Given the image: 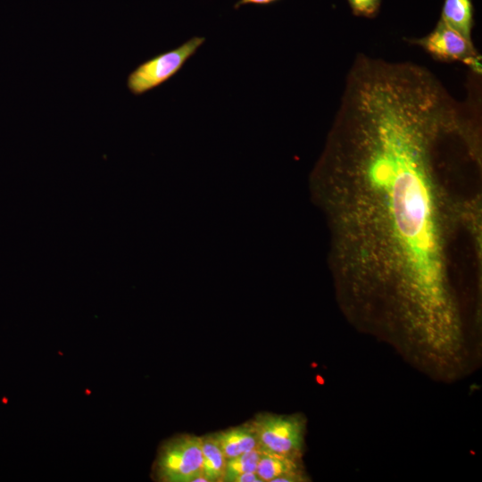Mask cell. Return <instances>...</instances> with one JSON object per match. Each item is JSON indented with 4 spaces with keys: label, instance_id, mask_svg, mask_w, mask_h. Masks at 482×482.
<instances>
[{
    "label": "cell",
    "instance_id": "1",
    "mask_svg": "<svg viewBox=\"0 0 482 482\" xmlns=\"http://www.w3.org/2000/svg\"><path fill=\"white\" fill-rule=\"evenodd\" d=\"M320 170L331 189L341 276L391 284L427 315L448 309L453 179L471 154L461 109L441 84L381 73L343 90Z\"/></svg>",
    "mask_w": 482,
    "mask_h": 482
},
{
    "label": "cell",
    "instance_id": "2",
    "mask_svg": "<svg viewBox=\"0 0 482 482\" xmlns=\"http://www.w3.org/2000/svg\"><path fill=\"white\" fill-rule=\"evenodd\" d=\"M201 437L181 435L166 441L154 463V477L164 482H194L202 474Z\"/></svg>",
    "mask_w": 482,
    "mask_h": 482
},
{
    "label": "cell",
    "instance_id": "3",
    "mask_svg": "<svg viewBox=\"0 0 482 482\" xmlns=\"http://www.w3.org/2000/svg\"><path fill=\"white\" fill-rule=\"evenodd\" d=\"M204 41V37H193L177 48L140 63L128 75L129 91L134 96H141L161 86L180 71Z\"/></svg>",
    "mask_w": 482,
    "mask_h": 482
},
{
    "label": "cell",
    "instance_id": "4",
    "mask_svg": "<svg viewBox=\"0 0 482 482\" xmlns=\"http://www.w3.org/2000/svg\"><path fill=\"white\" fill-rule=\"evenodd\" d=\"M259 448L296 458L303 444L304 425L298 416L262 413L252 422Z\"/></svg>",
    "mask_w": 482,
    "mask_h": 482
},
{
    "label": "cell",
    "instance_id": "5",
    "mask_svg": "<svg viewBox=\"0 0 482 482\" xmlns=\"http://www.w3.org/2000/svg\"><path fill=\"white\" fill-rule=\"evenodd\" d=\"M424 48L434 58L444 62H464L478 54L472 41L445 24L441 19L426 37L411 41Z\"/></svg>",
    "mask_w": 482,
    "mask_h": 482
},
{
    "label": "cell",
    "instance_id": "6",
    "mask_svg": "<svg viewBox=\"0 0 482 482\" xmlns=\"http://www.w3.org/2000/svg\"><path fill=\"white\" fill-rule=\"evenodd\" d=\"M212 436L226 460L259 448L257 436L252 423L220 431Z\"/></svg>",
    "mask_w": 482,
    "mask_h": 482
},
{
    "label": "cell",
    "instance_id": "7",
    "mask_svg": "<svg viewBox=\"0 0 482 482\" xmlns=\"http://www.w3.org/2000/svg\"><path fill=\"white\" fill-rule=\"evenodd\" d=\"M441 20L472 41L473 8L471 0H445Z\"/></svg>",
    "mask_w": 482,
    "mask_h": 482
},
{
    "label": "cell",
    "instance_id": "8",
    "mask_svg": "<svg viewBox=\"0 0 482 482\" xmlns=\"http://www.w3.org/2000/svg\"><path fill=\"white\" fill-rule=\"evenodd\" d=\"M255 472L262 482H273L277 478L300 473L295 458L262 450H261Z\"/></svg>",
    "mask_w": 482,
    "mask_h": 482
},
{
    "label": "cell",
    "instance_id": "9",
    "mask_svg": "<svg viewBox=\"0 0 482 482\" xmlns=\"http://www.w3.org/2000/svg\"><path fill=\"white\" fill-rule=\"evenodd\" d=\"M202 441V474L209 482L221 481L226 467V458L223 455L214 437L206 436Z\"/></svg>",
    "mask_w": 482,
    "mask_h": 482
},
{
    "label": "cell",
    "instance_id": "10",
    "mask_svg": "<svg viewBox=\"0 0 482 482\" xmlns=\"http://www.w3.org/2000/svg\"><path fill=\"white\" fill-rule=\"evenodd\" d=\"M260 453V448H256L227 460L225 472L221 481L230 482L231 479L238 474L244 472H255Z\"/></svg>",
    "mask_w": 482,
    "mask_h": 482
},
{
    "label": "cell",
    "instance_id": "11",
    "mask_svg": "<svg viewBox=\"0 0 482 482\" xmlns=\"http://www.w3.org/2000/svg\"><path fill=\"white\" fill-rule=\"evenodd\" d=\"M381 0H348L353 12L361 16L371 17L378 10Z\"/></svg>",
    "mask_w": 482,
    "mask_h": 482
},
{
    "label": "cell",
    "instance_id": "12",
    "mask_svg": "<svg viewBox=\"0 0 482 482\" xmlns=\"http://www.w3.org/2000/svg\"><path fill=\"white\" fill-rule=\"evenodd\" d=\"M230 482H262L256 472H244L234 477Z\"/></svg>",
    "mask_w": 482,
    "mask_h": 482
},
{
    "label": "cell",
    "instance_id": "13",
    "mask_svg": "<svg viewBox=\"0 0 482 482\" xmlns=\"http://www.w3.org/2000/svg\"><path fill=\"white\" fill-rule=\"evenodd\" d=\"M277 0H239L236 5L235 8H238L245 4H269Z\"/></svg>",
    "mask_w": 482,
    "mask_h": 482
}]
</instances>
